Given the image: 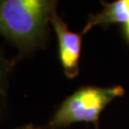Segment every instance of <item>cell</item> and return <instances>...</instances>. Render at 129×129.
Segmentation results:
<instances>
[{
  "label": "cell",
  "mask_w": 129,
  "mask_h": 129,
  "mask_svg": "<svg viewBox=\"0 0 129 129\" xmlns=\"http://www.w3.org/2000/svg\"><path fill=\"white\" fill-rule=\"evenodd\" d=\"M123 94L121 86L78 88L60 103L43 129H62L77 122L97 123L106 106Z\"/></svg>",
  "instance_id": "2"
},
{
  "label": "cell",
  "mask_w": 129,
  "mask_h": 129,
  "mask_svg": "<svg viewBox=\"0 0 129 129\" xmlns=\"http://www.w3.org/2000/svg\"><path fill=\"white\" fill-rule=\"evenodd\" d=\"M55 0H0V36L17 54V64L46 46Z\"/></svg>",
  "instance_id": "1"
},
{
  "label": "cell",
  "mask_w": 129,
  "mask_h": 129,
  "mask_svg": "<svg viewBox=\"0 0 129 129\" xmlns=\"http://www.w3.org/2000/svg\"><path fill=\"white\" fill-rule=\"evenodd\" d=\"M129 20V0H117L111 3H103L100 13L89 14L87 23L83 28L81 35L84 36L91 29L97 26H108L110 24H126Z\"/></svg>",
  "instance_id": "4"
},
{
  "label": "cell",
  "mask_w": 129,
  "mask_h": 129,
  "mask_svg": "<svg viewBox=\"0 0 129 129\" xmlns=\"http://www.w3.org/2000/svg\"><path fill=\"white\" fill-rule=\"evenodd\" d=\"M124 36L126 37V40L129 42V20L124 25Z\"/></svg>",
  "instance_id": "8"
},
{
  "label": "cell",
  "mask_w": 129,
  "mask_h": 129,
  "mask_svg": "<svg viewBox=\"0 0 129 129\" xmlns=\"http://www.w3.org/2000/svg\"><path fill=\"white\" fill-rule=\"evenodd\" d=\"M15 129H43V127L34 124V123H26L23 125H19Z\"/></svg>",
  "instance_id": "7"
},
{
  "label": "cell",
  "mask_w": 129,
  "mask_h": 129,
  "mask_svg": "<svg viewBox=\"0 0 129 129\" xmlns=\"http://www.w3.org/2000/svg\"><path fill=\"white\" fill-rule=\"evenodd\" d=\"M50 23L58 43V57L65 77L75 78L79 73L82 35L70 31L68 24L57 14L55 8L51 14Z\"/></svg>",
  "instance_id": "3"
},
{
  "label": "cell",
  "mask_w": 129,
  "mask_h": 129,
  "mask_svg": "<svg viewBox=\"0 0 129 129\" xmlns=\"http://www.w3.org/2000/svg\"><path fill=\"white\" fill-rule=\"evenodd\" d=\"M7 103L8 102H0V129H1V124L4 122L5 119H6Z\"/></svg>",
  "instance_id": "6"
},
{
  "label": "cell",
  "mask_w": 129,
  "mask_h": 129,
  "mask_svg": "<svg viewBox=\"0 0 129 129\" xmlns=\"http://www.w3.org/2000/svg\"><path fill=\"white\" fill-rule=\"evenodd\" d=\"M15 65L14 58H8L4 49L0 46V102H8L10 77Z\"/></svg>",
  "instance_id": "5"
}]
</instances>
